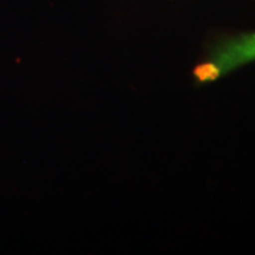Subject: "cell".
I'll list each match as a JSON object with an SVG mask.
<instances>
[{
    "label": "cell",
    "instance_id": "6da1fadb",
    "mask_svg": "<svg viewBox=\"0 0 255 255\" xmlns=\"http://www.w3.org/2000/svg\"><path fill=\"white\" fill-rule=\"evenodd\" d=\"M253 62L255 32H244L214 41L191 70V77L196 87H203Z\"/></svg>",
    "mask_w": 255,
    "mask_h": 255
}]
</instances>
